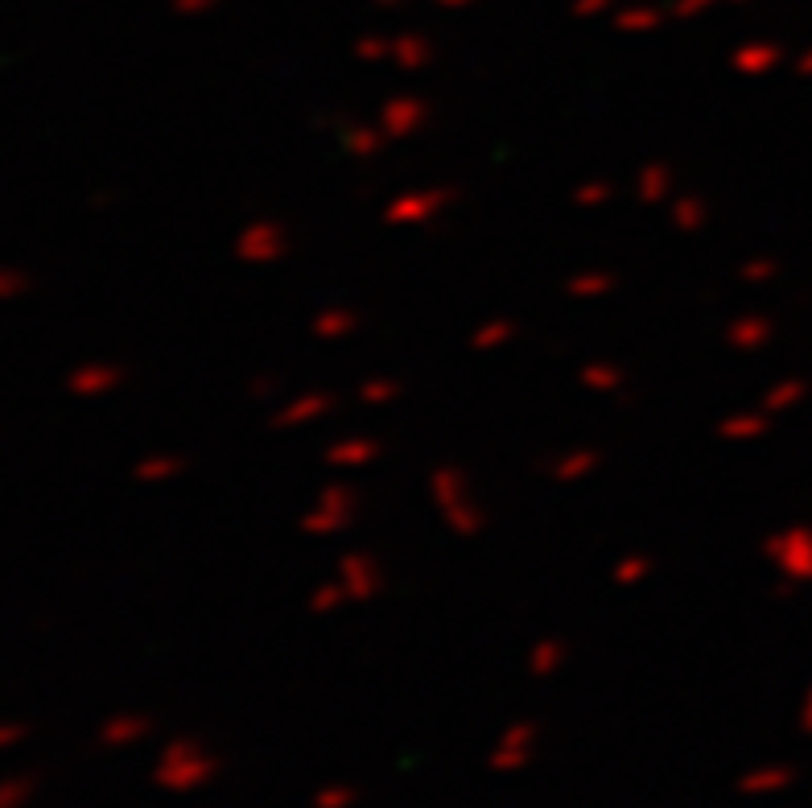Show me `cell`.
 Segmentation results:
<instances>
[{
  "instance_id": "6da1fadb",
  "label": "cell",
  "mask_w": 812,
  "mask_h": 808,
  "mask_svg": "<svg viewBox=\"0 0 812 808\" xmlns=\"http://www.w3.org/2000/svg\"><path fill=\"white\" fill-rule=\"evenodd\" d=\"M429 495L437 503V516H442V524L462 536V541H470V536H479L487 528V516L479 508V499L470 495V479L462 475L458 466H437L429 475Z\"/></svg>"
},
{
  "instance_id": "7a4b0ae2",
  "label": "cell",
  "mask_w": 812,
  "mask_h": 808,
  "mask_svg": "<svg viewBox=\"0 0 812 808\" xmlns=\"http://www.w3.org/2000/svg\"><path fill=\"white\" fill-rule=\"evenodd\" d=\"M359 516V495L351 483H326L314 503L306 508V516H301V532L306 536H318V541H330V536L347 532Z\"/></svg>"
},
{
  "instance_id": "3957f363",
  "label": "cell",
  "mask_w": 812,
  "mask_h": 808,
  "mask_svg": "<svg viewBox=\"0 0 812 808\" xmlns=\"http://www.w3.org/2000/svg\"><path fill=\"white\" fill-rule=\"evenodd\" d=\"M763 553L788 586H812V528L808 524H788L775 536H767Z\"/></svg>"
},
{
  "instance_id": "277c9868",
  "label": "cell",
  "mask_w": 812,
  "mask_h": 808,
  "mask_svg": "<svg viewBox=\"0 0 812 808\" xmlns=\"http://www.w3.org/2000/svg\"><path fill=\"white\" fill-rule=\"evenodd\" d=\"M454 202V190L450 186H421V190H404L396 194L388 207H384V219L392 227H425L442 215Z\"/></svg>"
},
{
  "instance_id": "5b68a950",
  "label": "cell",
  "mask_w": 812,
  "mask_h": 808,
  "mask_svg": "<svg viewBox=\"0 0 812 808\" xmlns=\"http://www.w3.org/2000/svg\"><path fill=\"white\" fill-rule=\"evenodd\" d=\"M334 582H338V590H343L347 606H363V602H371L384 590V565L367 549H355V553H347L343 561H338Z\"/></svg>"
},
{
  "instance_id": "8992f818",
  "label": "cell",
  "mask_w": 812,
  "mask_h": 808,
  "mask_svg": "<svg viewBox=\"0 0 812 808\" xmlns=\"http://www.w3.org/2000/svg\"><path fill=\"white\" fill-rule=\"evenodd\" d=\"M235 256L244 264H277L289 256V231L277 219H252L235 235Z\"/></svg>"
},
{
  "instance_id": "52a82bcc",
  "label": "cell",
  "mask_w": 812,
  "mask_h": 808,
  "mask_svg": "<svg viewBox=\"0 0 812 808\" xmlns=\"http://www.w3.org/2000/svg\"><path fill=\"white\" fill-rule=\"evenodd\" d=\"M433 108L425 104L421 95H388L380 104V128L388 132V141H409L413 132H421L429 124Z\"/></svg>"
},
{
  "instance_id": "ba28073f",
  "label": "cell",
  "mask_w": 812,
  "mask_h": 808,
  "mask_svg": "<svg viewBox=\"0 0 812 808\" xmlns=\"http://www.w3.org/2000/svg\"><path fill=\"white\" fill-rule=\"evenodd\" d=\"M124 384V367L120 363H108V359H87L79 363L71 376H66V388L83 400H95V396H108Z\"/></svg>"
},
{
  "instance_id": "9c48e42d",
  "label": "cell",
  "mask_w": 812,
  "mask_h": 808,
  "mask_svg": "<svg viewBox=\"0 0 812 808\" xmlns=\"http://www.w3.org/2000/svg\"><path fill=\"white\" fill-rule=\"evenodd\" d=\"M330 409H334V396L330 392H301L289 404H281L273 425L277 429H301V425H314V421L330 417Z\"/></svg>"
},
{
  "instance_id": "30bf717a",
  "label": "cell",
  "mask_w": 812,
  "mask_h": 808,
  "mask_svg": "<svg viewBox=\"0 0 812 808\" xmlns=\"http://www.w3.org/2000/svg\"><path fill=\"white\" fill-rule=\"evenodd\" d=\"M771 339H775V322L763 314H742V318H730V326H726V347L742 351V355L763 351Z\"/></svg>"
},
{
  "instance_id": "8fae6325",
  "label": "cell",
  "mask_w": 812,
  "mask_h": 808,
  "mask_svg": "<svg viewBox=\"0 0 812 808\" xmlns=\"http://www.w3.org/2000/svg\"><path fill=\"white\" fill-rule=\"evenodd\" d=\"M380 454H384L380 437H343V442H334L326 450V462L338 470H363L371 462H380Z\"/></svg>"
},
{
  "instance_id": "7c38bea8",
  "label": "cell",
  "mask_w": 812,
  "mask_h": 808,
  "mask_svg": "<svg viewBox=\"0 0 812 808\" xmlns=\"http://www.w3.org/2000/svg\"><path fill=\"white\" fill-rule=\"evenodd\" d=\"M178 475H186V458L174 454V450H149V454L137 458V466H132V479H137V483H149V487L174 483Z\"/></svg>"
},
{
  "instance_id": "4fadbf2b",
  "label": "cell",
  "mask_w": 812,
  "mask_h": 808,
  "mask_svg": "<svg viewBox=\"0 0 812 808\" xmlns=\"http://www.w3.org/2000/svg\"><path fill=\"white\" fill-rule=\"evenodd\" d=\"M780 46H775V42H747V46H738L734 50V71L738 75H747V79H763L767 71H775V66H780Z\"/></svg>"
},
{
  "instance_id": "5bb4252c",
  "label": "cell",
  "mask_w": 812,
  "mask_h": 808,
  "mask_svg": "<svg viewBox=\"0 0 812 808\" xmlns=\"http://www.w3.org/2000/svg\"><path fill=\"white\" fill-rule=\"evenodd\" d=\"M598 466H602V454L594 446H578V450H565L557 462H549V475L557 483H582V479L594 475Z\"/></svg>"
},
{
  "instance_id": "9a60e30c",
  "label": "cell",
  "mask_w": 812,
  "mask_h": 808,
  "mask_svg": "<svg viewBox=\"0 0 812 808\" xmlns=\"http://www.w3.org/2000/svg\"><path fill=\"white\" fill-rule=\"evenodd\" d=\"M672 186H676V174H672V165L668 161H648L644 170H639L635 178V194L648 202V207H660V202L672 198Z\"/></svg>"
},
{
  "instance_id": "2e32d148",
  "label": "cell",
  "mask_w": 812,
  "mask_h": 808,
  "mask_svg": "<svg viewBox=\"0 0 812 808\" xmlns=\"http://www.w3.org/2000/svg\"><path fill=\"white\" fill-rule=\"evenodd\" d=\"M771 429V413L767 409H755V413H730L722 417L718 425V437L722 442H759V437Z\"/></svg>"
},
{
  "instance_id": "e0dca14e",
  "label": "cell",
  "mask_w": 812,
  "mask_h": 808,
  "mask_svg": "<svg viewBox=\"0 0 812 808\" xmlns=\"http://www.w3.org/2000/svg\"><path fill=\"white\" fill-rule=\"evenodd\" d=\"M668 223L676 231H685V235L701 231L709 223V202L701 194H676V198H668Z\"/></svg>"
},
{
  "instance_id": "ac0fdd59",
  "label": "cell",
  "mask_w": 812,
  "mask_h": 808,
  "mask_svg": "<svg viewBox=\"0 0 812 808\" xmlns=\"http://www.w3.org/2000/svg\"><path fill=\"white\" fill-rule=\"evenodd\" d=\"M388 62H396L400 71H421V66L433 62V46H429V38H421V33H400V38H392Z\"/></svg>"
},
{
  "instance_id": "d6986e66",
  "label": "cell",
  "mask_w": 812,
  "mask_h": 808,
  "mask_svg": "<svg viewBox=\"0 0 812 808\" xmlns=\"http://www.w3.org/2000/svg\"><path fill=\"white\" fill-rule=\"evenodd\" d=\"M388 145L392 141H388V132L380 124H347L343 128V149L351 157H380Z\"/></svg>"
},
{
  "instance_id": "ffe728a7",
  "label": "cell",
  "mask_w": 812,
  "mask_h": 808,
  "mask_svg": "<svg viewBox=\"0 0 812 808\" xmlns=\"http://www.w3.org/2000/svg\"><path fill=\"white\" fill-rule=\"evenodd\" d=\"M355 326H359V314H355V310H343V306L322 310V314H314V322H310L314 339H322V343L347 339V334H355Z\"/></svg>"
},
{
  "instance_id": "44dd1931",
  "label": "cell",
  "mask_w": 812,
  "mask_h": 808,
  "mask_svg": "<svg viewBox=\"0 0 812 808\" xmlns=\"http://www.w3.org/2000/svg\"><path fill=\"white\" fill-rule=\"evenodd\" d=\"M516 339V322L512 318H491L487 326H479L475 334H470V347L475 351H499Z\"/></svg>"
},
{
  "instance_id": "7402d4cb",
  "label": "cell",
  "mask_w": 812,
  "mask_h": 808,
  "mask_svg": "<svg viewBox=\"0 0 812 808\" xmlns=\"http://www.w3.org/2000/svg\"><path fill=\"white\" fill-rule=\"evenodd\" d=\"M569 297H582V301H594V297H606L615 293V273H602V268H594V273H578L569 277Z\"/></svg>"
},
{
  "instance_id": "603a6c76",
  "label": "cell",
  "mask_w": 812,
  "mask_h": 808,
  "mask_svg": "<svg viewBox=\"0 0 812 808\" xmlns=\"http://www.w3.org/2000/svg\"><path fill=\"white\" fill-rule=\"evenodd\" d=\"M808 396V380H784V384H775V388H767V396H763V409L775 417V413H788V409H796V404Z\"/></svg>"
},
{
  "instance_id": "cb8c5ba5",
  "label": "cell",
  "mask_w": 812,
  "mask_h": 808,
  "mask_svg": "<svg viewBox=\"0 0 812 808\" xmlns=\"http://www.w3.org/2000/svg\"><path fill=\"white\" fill-rule=\"evenodd\" d=\"M578 380L590 392H619L623 388V372H619L615 363H586L582 372H578Z\"/></svg>"
},
{
  "instance_id": "d4e9b609",
  "label": "cell",
  "mask_w": 812,
  "mask_h": 808,
  "mask_svg": "<svg viewBox=\"0 0 812 808\" xmlns=\"http://www.w3.org/2000/svg\"><path fill=\"white\" fill-rule=\"evenodd\" d=\"M648 574H652V557H648V553H627L623 561H615L611 582H615V586H639Z\"/></svg>"
},
{
  "instance_id": "484cf974",
  "label": "cell",
  "mask_w": 812,
  "mask_h": 808,
  "mask_svg": "<svg viewBox=\"0 0 812 808\" xmlns=\"http://www.w3.org/2000/svg\"><path fill=\"white\" fill-rule=\"evenodd\" d=\"M29 285H33V277L25 273V268H17V264H0V301H17V297H25Z\"/></svg>"
},
{
  "instance_id": "4316f807",
  "label": "cell",
  "mask_w": 812,
  "mask_h": 808,
  "mask_svg": "<svg viewBox=\"0 0 812 808\" xmlns=\"http://www.w3.org/2000/svg\"><path fill=\"white\" fill-rule=\"evenodd\" d=\"M738 277L747 281V285H771L775 277H780V260L775 256H755V260H747L738 268Z\"/></svg>"
},
{
  "instance_id": "83f0119b",
  "label": "cell",
  "mask_w": 812,
  "mask_h": 808,
  "mask_svg": "<svg viewBox=\"0 0 812 808\" xmlns=\"http://www.w3.org/2000/svg\"><path fill=\"white\" fill-rule=\"evenodd\" d=\"M343 606H347V598H343V590H338L334 578L322 582V586L310 594V611H314V615H334V611H343Z\"/></svg>"
},
{
  "instance_id": "f1b7e54d",
  "label": "cell",
  "mask_w": 812,
  "mask_h": 808,
  "mask_svg": "<svg viewBox=\"0 0 812 808\" xmlns=\"http://www.w3.org/2000/svg\"><path fill=\"white\" fill-rule=\"evenodd\" d=\"M660 25V13L656 9H623L615 17V29L619 33H644V29H656Z\"/></svg>"
},
{
  "instance_id": "f546056e",
  "label": "cell",
  "mask_w": 812,
  "mask_h": 808,
  "mask_svg": "<svg viewBox=\"0 0 812 808\" xmlns=\"http://www.w3.org/2000/svg\"><path fill=\"white\" fill-rule=\"evenodd\" d=\"M611 198H615V186H611V182H586V186L573 190V202H578V207H586V211L606 207Z\"/></svg>"
},
{
  "instance_id": "4dcf8cb0",
  "label": "cell",
  "mask_w": 812,
  "mask_h": 808,
  "mask_svg": "<svg viewBox=\"0 0 812 808\" xmlns=\"http://www.w3.org/2000/svg\"><path fill=\"white\" fill-rule=\"evenodd\" d=\"M396 396H400V384L388 380V376H376V380H367V384L359 388V400H363V404H392Z\"/></svg>"
},
{
  "instance_id": "1f68e13d",
  "label": "cell",
  "mask_w": 812,
  "mask_h": 808,
  "mask_svg": "<svg viewBox=\"0 0 812 808\" xmlns=\"http://www.w3.org/2000/svg\"><path fill=\"white\" fill-rule=\"evenodd\" d=\"M388 50H392V38H376V33H367V38L355 42V54L363 62H388Z\"/></svg>"
},
{
  "instance_id": "d6a6232c",
  "label": "cell",
  "mask_w": 812,
  "mask_h": 808,
  "mask_svg": "<svg viewBox=\"0 0 812 808\" xmlns=\"http://www.w3.org/2000/svg\"><path fill=\"white\" fill-rule=\"evenodd\" d=\"M561 652H565V648H561V644H553V639H549V644H540V648L532 652V664H536V672H540V668L549 672V668H553V664L561 660Z\"/></svg>"
},
{
  "instance_id": "836d02e7",
  "label": "cell",
  "mask_w": 812,
  "mask_h": 808,
  "mask_svg": "<svg viewBox=\"0 0 812 808\" xmlns=\"http://www.w3.org/2000/svg\"><path fill=\"white\" fill-rule=\"evenodd\" d=\"M705 5H714V0H676L672 13H676V17H697Z\"/></svg>"
},
{
  "instance_id": "e575fe53",
  "label": "cell",
  "mask_w": 812,
  "mask_h": 808,
  "mask_svg": "<svg viewBox=\"0 0 812 808\" xmlns=\"http://www.w3.org/2000/svg\"><path fill=\"white\" fill-rule=\"evenodd\" d=\"M248 392L264 400V396H273V392H277V380H273V376H256V380L248 384Z\"/></svg>"
},
{
  "instance_id": "d590c367",
  "label": "cell",
  "mask_w": 812,
  "mask_h": 808,
  "mask_svg": "<svg viewBox=\"0 0 812 808\" xmlns=\"http://www.w3.org/2000/svg\"><path fill=\"white\" fill-rule=\"evenodd\" d=\"M219 0H174L178 13H202V9H215Z\"/></svg>"
},
{
  "instance_id": "8d00e7d4",
  "label": "cell",
  "mask_w": 812,
  "mask_h": 808,
  "mask_svg": "<svg viewBox=\"0 0 812 808\" xmlns=\"http://www.w3.org/2000/svg\"><path fill=\"white\" fill-rule=\"evenodd\" d=\"M606 5H611V0H578V5H573V13H578V17H594V13H602Z\"/></svg>"
},
{
  "instance_id": "74e56055",
  "label": "cell",
  "mask_w": 812,
  "mask_h": 808,
  "mask_svg": "<svg viewBox=\"0 0 812 808\" xmlns=\"http://www.w3.org/2000/svg\"><path fill=\"white\" fill-rule=\"evenodd\" d=\"M796 71H800L804 79H812V50H808V54H804V58L796 62Z\"/></svg>"
},
{
  "instance_id": "f35d334b",
  "label": "cell",
  "mask_w": 812,
  "mask_h": 808,
  "mask_svg": "<svg viewBox=\"0 0 812 808\" xmlns=\"http://www.w3.org/2000/svg\"><path fill=\"white\" fill-rule=\"evenodd\" d=\"M442 5H450V9H458V5H470V0H442Z\"/></svg>"
}]
</instances>
